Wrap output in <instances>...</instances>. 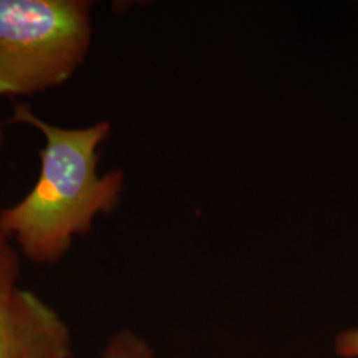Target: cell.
Instances as JSON below:
<instances>
[{
  "mask_svg": "<svg viewBox=\"0 0 358 358\" xmlns=\"http://www.w3.org/2000/svg\"><path fill=\"white\" fill-rule=\"evenodd\" d=\"M13 122L28 124L45 137L38 182L17 205L0 213V232L35 263H55L72 245L76 235L90 230L93 219L115 207L124 176L97 173V148L109 124L85 129L57 128L17 105Z\"/></svg>",
  "mask_w": 358,
  "mask_h": 358,
  "instance_id": "cell-1",
  "label": "cell"
},
{
  "mask_svg": "<svg viewBox=\"0 0 358 358\" xmlns=\"http://www.w3.org/2000/svg\"><path fill=\"white\" fill-rule=\"evenodd\" d=\"M19 272L17 254L10 245V241L0 232V297L16 288Z\"/></svg>",
  "mask_w": 358,
  "mask_h": 358,
  "instance_id": "cell-5",
  "label": "cell"
},
{
  "mask_svg": "<svg viewBox=\"0 0 358 358\" xmlns=\"http://www.w3.org/2000/svg\"><path fill=\"white\" fill-rule=\"evenodd\" d=\"M90 3L0 0V93L32 94L63 84L90 43Z\"/></svg>",
  "mask_w": 358,
  "mask_h": 358,
  "instance_id": "cell-2",
  "label": "cell"
},
{
  "mask_svg": "<svg viewBox=\"0 0 358 358\" xmlns=\"http://www.w3.org/2000/svg\"><path fill=\"white\" fill-rule=\"evenodd\" d=\"M103 358H153L146 343L130 331L115 334L103 353Z\"/></svg>",
  "mask_w": 358,
  "mask_h": 358,
  "instance_id": "cell-4",
  "label": "cell"
},
{
  "mask_svg": "<svg viewBox=\"0 0 358 358\" xmlns=\"http://www.w3.org/2000/svg\"><path fill=\"white\" fill-rule=\"evenodd\" d=\"M72 346L63 317L34 292L0 297V358H73Z\"/></svg>",
  "mask_w": 358,
  "mask_h": 358,
  "instance_id": "cell-3",
  "label": "cell"
},
{
  "mask_svg": "<svg viewBox=\"0 0 358 358\" xmlns=\"http://www.w3.org/2000/svg\"><path fill=\"white\" fill-rule=\"evenodd\" d=\"M336 348L341 357L358 358V329L340 334Z\"/></svg>",
  "mask_w": 358,
  "mask_h": 358,
  "instance_id": "cell-6",
  "label": "cell"
},
{
  "mask_svg": "<svg viewBox=\"0 0 358 358\" xmlns=\"http://www.w3.org/2000/svg\"><path fill=\"white\" fill-rule=\"evenodd\" d=\"M0 142H1V129H0Z\"/></svg>",
  "mask_w": 358,
  "mask_h": 358,
  "instance_id": "cell-7",
  "label": "cell"
}]
</instances>
